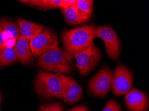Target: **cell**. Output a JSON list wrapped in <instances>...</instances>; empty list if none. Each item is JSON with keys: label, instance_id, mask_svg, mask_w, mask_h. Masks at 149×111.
Returning <instances> with one entry per match:
<instances>
[{"label": "cell", "instance_id": "obj_14", "mask_svg": "<svg viewBox=\"0 0 149 111\" xmlns=\"http://www.w3.org/2000/svg\"><path fill=\"white\" fill-rule=\"evenodd\" d=\"M61 11L67 23L70 25H79L88 22L79 15L76 5L65 10H61Z\"/></svg>", "mask_w": 149, "mask_h": 111}, {"label": "cell", "instance_id": "obj_15", "mask_svg": "<svg viewBox=\"0 0 149 111\" xmlns=\"http://www.w3.org/2000/svg\"><path fill=\"white\" fill-rule=\"evenodd\" d=\"M93 1L92 0H78L76 5L79 15L88 21L93 16Z\"/></svg>", "mask_w": 149, "mask_h": 111}, {"label": "cell", "instance_id": "obj_8", "mask_svg": "<svg viewBox=\"0 0 149 111\" xmlns=\"http://www.w3.org/2000/svg\"><path fill=\"white\" fill-rule=\"evenodd\" d=\"M113 72L109 68L104 67L97 72L88 84V89L91 94L100 98L106 97L110 90Z\"/></svg>", "mask_w": 149, "mask_h": 111}, {"label": "cell", "instance_id": "obj_18", "mask_svg": "<svg viewBox=\"0 0 149 111\" xmlns=\"http://www.w3.org/2000/svg\"><path fill=\"white\" fill-rule=\"evenodd\" d=\"M62 103L56 102L41 105L39 107V111H63Z\"/></svg>", "mask_w": 149, "mask_h": 111}, {"label": "cell", "instance_id": "obj_4", "mask_svg": "<svg viewBox=\"0 0 149 111\" xmlns=\"http://www.w3.org/2000/svg\"><path fill=\"white\" fill-rule=\"evenodd\" d=\"M76 66L81 77H85L93 70L102 58L99 48L94 44L87 50L74 54Z\"/></svg>", "mask_w": 149, "mask_h": 111}, {"label": "cell", "instance_id": "obj_10", "mask_svg": "<svg viewBox=\"0 0 149 111\" xmlns=\"http://www.w3.org/2000/svg\"><path fill=\"white\" fill-rule=\"evenodd\" d=\"M125 105L130 111H148L149 100L147 95L134 88L125 94Z\"/></svg>", "mask_w": 149, "mask_h": 111}, {"label": "cell", "instance_id": "obj_1", "mask_svg": "<svg viewBox=\"0 0 149 111\" xmlns=\"http://www.w3.org/2000/svg\"><path fill=\"white\" fill-rule=\"evenodd\" d=\"M73 57L65 48L58 47L40 56L37 65L46 72L69 75L73 68Z\"/></svg>", "mask_w": 149, "mask_h": 111}, {"label": "cell", "instance_id": "obj_11", "mask_svg": "<svg viewBox=\"0 0 149 111\" xmlns=\"http://www.w3.org/2000/svg\"><path fill=\"white\" fill-rule=\"evenodd\" d=\"M14 50L17 60L22 64H30L34 61L29 41L22 36L17 39Z\"/></svg>", "mask_w": 149, "mask_h": 111}, {"label": "cell", "instance_id": "obj_2", "mask_svg": "<svg viewBox=\"0 0 149 111\" xmlns=\"http://www.w3.org/2000/svg\"><path fill=\"white\" fill-rule=\"evenodd\" d=\"M97 33V27L91 24L66 30L62 35L64 48L72 55L83 51L93 43Z\"/></svg>", "mask_w": 149, "mask_h": 111}, {"label": "cell", "instance_id": "obj_20", "mask_svg": "<svg viewBox=\"0 0 149 111\" xmlns=\"http://www.w3.org/2000/svg\"><path fill=\"white\" fill-rule=\"evenodd\" d=\"M78 0H62V2L60 6L61 10H65L69 8L72 6H74L77 4Z\"/></svg>", "mask_w": 149, "mask_h": 111}, {"label": "cell", "instance_id": "obj_3", "mask_svg": "<svg viewBox=\"0 0 149 111\" xmlns=\"http://www.w3.org/2000/svg\"><path fill=\"white\" fill-rule=\"evenodd\" d=\"M35 88L43 97L62 99V81L59 74L40 70L35 80Z\"/></svg>", "mask_w": 149, "mask_h": 111}, {"label": "cell", "instance_id": "obj_6", "mask_svg": "<svg viewBox=\"0 0 149 111\" xmlns=\"http://www.w3.org/2000/svg\"><path fill=\"white\" fill-rule=\"evenodd\" d=\"M133 85V75L129 69L123 64L116 67L113 73L110 88L117 97L125 95Z\"/></svg>", "mask_w": 149, "mask_h": 111}, {"label": "cell", "instance_id": "obj_23", "mask_svg": "<svg viewBox=\"0 0 149 111\" xmlns=\"http://www.w3.org/2000/svg\"><path fill=\"white\" fill-rule=\"evenodd\" d=\"M1 101H2V96H1V92L0 91V104L1 103Z\"/></svg>", "mask_w": 149, "mask_h": 111}, {"label": "cell", "instance_id": "obj_16", "mask_svg": "<svg viewBox=\"0 0 149 111\" xmlns=\"http://www.w3.org/2000/svg\"><path fill=\"white\" fill-rule=\"evenodd\" d=\"M17 61L13 48L5 46L0 51V67L10 65Z\"/></svg>", "mask_w": 149, "mask_h": 111}, {"label": "cell", "instance_id": "obj_24", "mask_svg": "<svg viewBox=\"0 0 149 111\" xmlns=\"http://www.w3.org/2000/svg\"><path fill=\"white\" fill-rule=\"evenodd\" d=\"M0 111H1V109H0Z\"/></svg>", "mask_w": 149, "mask_h": 111}, {"label": "cell", "instance_id": "obj_12", "mask_svg": "<svg viewBox=\"0 0 149 111\" xmlns=\"http://www.w3.org/2000/svg\"><path fill=\"white\" fill-rule=\"evenodd\" d=\"M16 22L18 25L22 36L28 41H31L45 30L44 26L23 19H16Z\"/></svg>", "mask_w": 149, "mask_h": 111}, {"label": "cell", "instance_id": "obj_13", "mask_svg": "<svg viewBox=\"0 0 149 111\" xmlns=\"http://www.w3.org/2000/svg\"><path fill=\"white\" fill-rule=\"evenodd\" d=\"M18 1L41 10H47L52 9H60L62 0H22Z\"/></svg>", "mask_w": 149, "mask_h": 111}, {"label": "cell", "instance_id": "obj_19", "mask_svg": "<svg viewBox=\"0 0 149 111\" xmlns=\"http://www.w3.org/2000/svg\"><path fill=\"white\" fill-rule=\"evenodd\" d=\"M121 107L119 103L113 99L106 102L105 107L101 111H121Z\"/></svg>", "mask_w": 149, "mask_h": 111}, {"label": "cell", "instance_id": "obj_22", "mask_svg": "<svg viewBox=\"0 0 149 111\" xmlns=\"http://www.w3.org/2000/svg\"><path fill=\"white\" fill-rule=\"evenodd\" d=\"M5 46L4 44V38L3 36V31L1 24L0 23V51Z\"/></svg>", "mask_w": 149, "mask_h": 111}, {"label": "cell", "instance_id": "obj_17", "mask_svg": "<svg viewBox=\"0 0 149 111\" xmlns=\"http://www.w3.org/2000/svg\"><path fill=\"white\" fill-rule=\"evenodd\" d=\"M3 32H5L9 36L17 40L22 35L19 27L10 20L6 19L0 20Z\"/></svg>", "mask_w": 149, "mask_h": 111}, {"label": "cell", "instance_id": "obj_9", "mask_svg": "<svg viewBox=\"0 0 149 111\" xmlns=\"http://www.w3.org/2000/svg\"><path fill=\"white\" fill-rule=\"evenodd\" d=\"M62 81V99L66 103H75L81 99L82 88L72 77L61 75Z\"/></svg>", "mask_w": 149, "mask_h": 111}, {"label": "cell", "instance_id": "obj_5", "mask_svg": "<svg viewBox=\"0 0 149 111\" xmlns=\"http://www.w3.org/2000/svg\"><path fill=\"white\" fill-rule=\"evenodd\" d=\"M57 34L49 29H45L30 41L31 51L33 56L38 58L47 52L58 47Z\"/></svg>", "mask_w": 149, "mask_h": 111}, {"label": "cell", "instance_id": "obj_7", "mask_svg": "<svg viewBox=\"0 0 149 111\" xmlns=\"http://www.w3.org/2000/svg\"><path fill=\"white\" fill-rule=\"evenodd\" d=\"M96 37L103 41L108 57L113 61H116L120 55L121 45L115 31L108 25L99 26L97 27Z\"/></svg>", "mask_w": 149, "mask_h": 111}, {"label": "cell", "instance_id": "obj_21", "mask_svg": "<svg viewBox=\"0 0 149 111\" xmlns=\"http://www.w3.org/2000/svg\"><path fill=\"white\" fill-rule=\"evenodd\" d=\"M66 111H88V109L85 105H80Z\"/></svg>", "mask_w": 149, "mask_h": 111}]
</instances>
